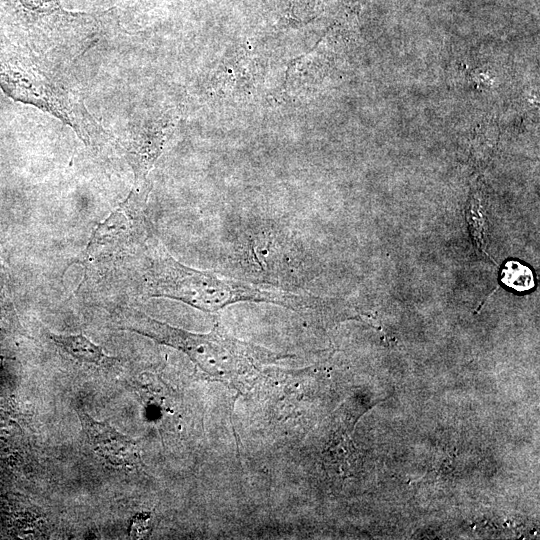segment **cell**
I'll use <instances>...</instances> for the list:
<instances>
[{"label":"cell","instance_id":"obj_3","mask_svg":"<svg viewBox=\"0 0 540 540\" xmlns=\"http://www.w3.org/2000/svg\"><path fill=\"white\" fill-rule=\"evenodd\" d=\"M150 189L147 180L134 181L127 198L94 231L88 245L90 258L144 248L155 236L146 212Z\"/></svg>","mask_w":540,"mask_h":540},{"label":"cell","instance_id":"obj_7","mask_svg":"<svg viewBox=\"0 0 540 540\" xmlns=\"http://www.w3.org/2000/svg\"><path fill=\"white\" fill-rule=\"evenodd\" d=\"M12 308L11 290L8 282V274L0 260V315L5 314Z\"/></svg>","mask_w":540,"mask_h":540},{"label":"cell","instance_id":"obj_6","mask_svg":"<svg viewBox=\"0 0 540 540\" xmlns=\"http://www.w3.org/2000/svg\"><path fill=\"white\" fill-rule=\"evenodd\" d=\"M501 282L517 292L531 290L535 286L531 269L521 262L507 261L500 273Z\"/></svg>","mask_w":540,"mask_h":540},{"label":"cell","instance_id":"obj_5","mask_svg":"<svg viewBox=\"0 0 540 540\" xmlns=\"http://www.w3.org/2000/svg\"><path fill=\"white\" fill-rule=\"evenodd\" d=\"M48 337L62 352L79 363L96 367H109L117 363L115 357L105 354L101 346L83 334L59 335L48 332Z\"/></svg>","mask_w":540,"mask_h":540},{"label":"cell","instance_id":"obj_2","mask_svg":"<svg viewBox=\"0 0 540 540\" xmlns=\"http://www.w3.org/2000/svg\"><path fill=\"white\" fill-rule=\"evenodd\" d=\"M146 266L142 293L168 298L213 313L239 302L269 303L305 314L316 307L314 298L293 292L223 278L177 261L155 236L144 248Z\"/></svg>","mask_w":540,"mask_h":540},{"label":"cell","instance_id":"obj_1","mask_svg":"<svg viewBox=\"0 0 540 540\" xmlns=\"http://www.w3.org/2000/svg\"><path fill=\"white\" fill-rule=\"evenodd\" d=\"M117 327L183 352L207 377L241 393L285 357L236 338L220 322L209 333H193L135 308H124L117 313Z\"/></svg>","mask_w":540,"mask_h":540},{"label":"cell","instance_id":"obj_4","mask_svg":"<svg viewBox=\"0 0 540 540\" xmlns=\"http://www.w3.org/2000/svg\"><path fill=\"white\" fill-rule=\"evenodd\" d=\"M85 439L91 449L106 463L122 469L140 466L136 441L119 432L106 421H98L87 412L76 409Z\"/></svg>","mask_w":540,"mask_h":540}]
</instances>
